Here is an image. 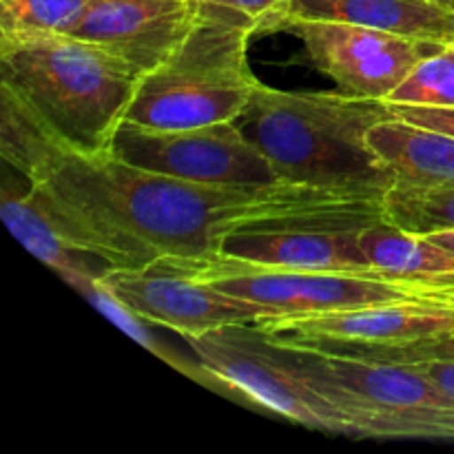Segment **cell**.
Segmentation results:
<instances>
[{
    "mask_svg": "<svg viewBox=\"0 0 454 454\" xmlns=\"http://www.w3.org/2000/svg\"><path fill=\"white\" fill-rule=\"evenodd\" d=\"M428 239H433L434 244H439V247L448 248V251L454 253V229L450 231H437V233H428L426 235Z\"/></svg>",
    "mask_w": 454,
    "mask_h": 454,
    "instance_id": "27",
    "label": "cell"
},
{
    "mask_svg": "<svg viewBox=\"0 0 454 454\" xmlns=\"http://www.w3.org/2000/svg\"><path fill=\"white\" fill-rule=\"evenodd\" d=\"M395 118L408 120V122L421 124V127L434 129V131L454 136V106H415V105H395L386 102Z\"/></svg>",
    "mask_w": 454,
    "mask_h": 454,
    "instance_id": "25",
    "label": "cell"
},
{
    "mask_svg": "<svg viewBox=\"0 0 454 454\" xmlns=\"http://www.w3.org/2000/svg\"><path fill=\"white\" fill-rule=\"evenodd\" d=\"M390 115L384 100L260 84L238 124L282 182L386 198L395 177L366 136Z\"/></svg>",
    "mask_w": 454,
    "mask_h": 454,
    "instance_id": "2",
    "label": "cell"
},
{
    "mask_svg": "<svg viewBox=\"0 0 454 454\" xmlns=\"http://www.w3.org/2000/svg\"><path fill=\"white\" fill-rule=\"evenodd\" d=\"M184 340L191 353L238 402L304 428L355 437L348 419L266 346L257 326H229Z\"/></svg>",
    "mask_w": 454,
    "mask_h": 454,
    "instance_id": "7",
    "label": "cell"
},
{
    "mask_svg": "<svg viewBox=\"0 0 454 454\" xmlns=\"http://www.w3.org/2000/svg\"><path fill=\"white\" fill-rule=\"evenodd\" d=\"M153 266L189 275L229 295L255 301L269 309L270 319L335 313L380 301L419 300L434 293L433 286L397 282L381 273L257 269L224 257L207 262L158 260Z\"/></svg>",
    "mask_w": 454,
    "mask_h": 454,
    "instance_id": "6",
    "label": "cell"
},
{
    "mask_svg": "<svg viewBox=\"0 0 454 454\" xmlns=\"http://www.w3.org/2000/svg\"><path fill=\"white\" fill-rule=\"evenodd\" d=\"M102 284L142 319L153 326L171 328L182 337H198L229 326H257L270 319L269 309L255 301L229 295L213 284L162 266L118 269Z\"/></svg>",
    "mask_w": 454,
    "mask_h": 454,
    "instance_id": "11",
    "label": "cell"
},
{
    "mask_svg": "<svg viewBox=\"0 0 454 454\" xmlns=\"http://www.w3.org/2000/svg\"><path fill=\"white\" fill-rule=\"evenodd\" d=\"M200 3L217 4V7L247 13L260 25V31L282 27L284 13H286L288 7V0H200Z\"/></svg>",
    "mask_w": 454,
    "mask_h": 454,
    "instance_id": "24",
    "label": "cell"
},
{
    "mask_svg": "<svg viewBox=\"0 0 454 454\" xmlns=\"http://www.w3.org/2000/svg\"><path fill=\"white\" fill-rule=\"evenodd\" d=\"M257 328L275 340L306 346L417 344L454 335V293L434 288V293L419 300L380 301L306 317L264 319Z\"/></svg>",
    "mask_w": 454,
    "mask_h": 454,
    "instance_id": "10",
    "label": "cell"
},
{
    "mask_svg": "<svg viewBox=\"0 0 454 454\" xmlns=\"http://www.w3.org/2000/svg\"><path fill=\"white\" fill-rule=\"evenodd\" d=\"M137 82L140 74L129 62L75 35H0V84L12 89L69 153H109Z\"/></svg>",
    "mask_w": 454,
    "mask_h": 454,
    "instance_id": "3",
    "label": "cell"
},
{
    "mask_svg": "<svg viewBox=\"0 0 454 454\" xmlns=\"http://www.w3.org/2000/svg\"><path fill=\"white\" fill-rule=\"evenodd\" d=\"M198 18V0H89L67 34L100 44L142 78L180 47Z\"/></svg>",
    "mask_w": 454,
    "mask_h": 454,
    "instance_id": "13",
    "label": "cell"
},
{
    "mask_svg": "<svg viewBox=\"0 0 454 454\" xmlns=\"http://www.w3.org/2000/svg\"><path fill=\"white\" fill-rule=\"evenodd\" d=\"M357 231H242L224 239L220 257L257 269L380 273L359 251Z\"/></svg>",
    "mask_w": 454,
    "mask_h": 454,
    "instance_id": "14",
    "label": "cell"
},
{
    "mask_svg": "<svg viewBox=\"0 0 454 454\" xmlns=\"http://www.w3.org/2000/svg\"><path fill=\"white\" fill-rule=\"evenodd\" d=\"M89 0H0V35L67 34Z\"/></svg>",
    "mask_w": 454,
    "mask_h": 454,
    "instance_id": "22",
    "label": "cell"
},
{
    "mask_svg": "<svg viewBox=\"0 0 454 454\" xmlns=\"http://www.w3.org/2000/svg\"><path fill=\"white\" fill-rule=\"evenodd\" d=\"M31 182L69 207L120 269L215 260L224 239L242 231H357L388 222L381 195L293 182L207 184L142 171L109 155L62 151Z\"/></svg>",
    "mask_w": 454,
    "mask_h": 454,
    "instance_id": "1",
    "label": "cell"
},
{
    "mask_svg": "<svg viewBox=\"0 0 454 454\" xmlns=\"http://www.w3.org/2000/svg\"><path fill=\"white\" fill-rule=\"evenodd\" d=\"M408 366L424 372L443 395H448L454 402V362H448V359H430V362H417L408 364Z\"/></svg>",
    "mask_w": 454,
    "mask_h": 454,
    "instance_id": "26",
    "label": "cell"
},
{
    "mask_svg": "<svg viewBox=\"0 0 454 454\" xmlns=\"http://www.w3.org/2000/svg\"><path fill=\"white\" fill-rule=\"evenodd\" d=\"M0 100V153L3 160L18 171L22 180H34L62 149L56 137L43 127L38 118L27 109L25 102L3 87Z\"/></svg>",
    "mask_w": 454,
    "mask_h": 454,
    "instance_id": "19",
    "label": "cell"
},
{
    "mask_svg": "<svg viewBox=\"0 0 454 454\" xmlns=\"http://www.w3.org/2000/svg\"><path fill=\"white\" fill-rule=\"evenodd\" d=\"M386 102L415 106H454V43L421 58Z\"/></svg>",
    "mask_w": 454,
    "mask_h": 454,
    "instance_id": "21",
    "label": "cell"
},
{
    "mask_svg": "<svg viewBox=\"0 0 454 454\" xmlns=\"http://www.w3.org/2000/svg\"><path fill=\"white\" fill-rule=\"evenodd\" d=\"M366 140L393 173V189L421 191L454 182V136L390 115L368 131Z\"/></svg>",
    "mask_w": 454,
    "mask_h": 454,
    "instance_id": "16",
    "label": "cell"
},
{
    "mask_svg": "<svg viewBox=\"0 0 454 454\" xmlns=\"http://www.w3.org/2000/svg\"><path fill=\"white\" fill-rule=\"evenodd\" d=\"M262 335L293 372L348 419L355 437L454 442V402L417 368Z\"/></svg>",
    "mask_w": 454,
    "mask_h": 454,
    "instance_id": "5",
    "label": "cell"
},
{
    "mask_svg": "<svg viewBox=\"0 0 454 454\" xmlns=\"http://www.w3.org/2000/svg\"><path fill=\"white\" fill-rule=\"evenodd\" d=\"M71 288H74L75 293H80V295H82L84 300L93 306V309L100 310L106 319H111V322H114L120 331H124L129 337H131V340H136L142 348H146L151 355H155L160 362H164L167 366L176 368L177 372H182L184 377L193 380L195 384H202V386H207V388H211L213 393L231 397L229 390H226L224 386H222L220 381H217L215 377H213L211 372L202 366V362H200L198 357L191 359L189 355L180 353L176 346L168 344V341H164L158 333L151 331L149 328L151 322H146V319H142L140 315L133 313L129 306H124L122 301H120L118 297L109 291V288H105V284L102 282H75V284H71Z\"/></svg>",
    "mask_w": 454,
    "mask_h": 454,
    "instance_id": "18",
    "label": "cell"
},
{
    "mask_svg": "<svg viewBox=\"0 0 454 454\" xmlns=\"http://www.w3.org/2000/svg\"><path fill=\"white\" fill-rule=\"evenodd\" d=\"M428 3L439 4V7L448 9V12H454V0H428Z\"/></svg>",
    "mask_w": 454,
    "mask_h": 454,
    "instance_id": "28",
    "label": "cell"
},
{
    "mask_svg": "<svg viewBox=\"0 0 454 454\" xmlns=\"http://www.w3.org/2000/svg\"><path fill=\"white\" fill-rule=\"evenodd\" d=\"M0 213L9 233L69 286L102 282L120 269L100 238L43 184L27 180L20 191L4 182Z\"/></svg>",
    "mask_w": 454,
    "mask_h": 454,
    "instance_id": "12",
    "label": "cell"
},
{
    "mask_svg": "<svg viewBox=\"0 0 454 454\" xmlns=\"http://www.w3.org/2000/svg\"><path fill=\"white\" fill-rule=\"evenodd\" d=\"M357 247L368 264L397 282L434 284L454 282V253L426 235L408 233L390 222L357 231Z\"/></svg>",
    "mask_w": 454,
    "mask_h": 454,
    "instance_id": "17",
    "label": "cell"
},
{
    "mask_svg": "<svg viewBox=\"0 0 454 454\" xmlns=\"http://www.w3.org/2000/svg\"><path fill=\"white\" fill-rule=\"evenodd\" d=\"M434 288H446V291L454 293V282H446V284H434Z\"/></svg>",
    "mask_w": 454,
    "mask_h": 454,
    "instance_id": "29",
    "label": "cell"
},
{
    "mask_svg": "<svg viewBox=\"0 0 454 454\" xmlns=\"http://www.w3.org/2000/svg\"><path fill=\"white\" fill-rule=\"evenodd\" d=\"M310 348L353 355V357L371 359V362L403 364V366L417 362H430V359H448V362H454V335L402 346H310Z\"/></svg>",
    "mask_w": 454,
    "mask_h": 454,
    "instance_id": "23",
    "label": "cell"
},
{
    "mask_svg": "<svg viewBox=\"0 0 454 454\" xmlns=\"http://www.w3.org/2000/svg\"><path fill=\"white\" fill-rule=\"evenodd\" d=\"M386 217L408 233L428 235L454 229V182L434 189H390Z\"/></svg>",
    "mask_w": 454,
    "mask_h": 454,
    "instance_id": "20",
    "label": "cell"
},
{
    "mask_svg": "<svg viewBox=\"0 0 454 454\" xmlns=\"http://www.w3.org/2000/svg\"><path fill=\"white\" fill-rule=\"evenodd\" d=\"M255 31L260 25L247 13L200 3L191 34L137 82L129 122L149 129L238 122L262 84L248 65Z\"/></svg>",
    "mask_w": 454,
    "mask_h": 454,
    "instance_id": "4",
    "label": "cell"
},
{
    "mask_svg": "<svg viewBox=\"0 0 454 454\" xmlns=\"http://www.w3.org/2000/svg\"><path fill=\"white\" fill-rule=\"evenodd\" d=\"M282 29L304 44L310 62L341 93L366 100H388L421 58L443 47L442 43L333 20H284Z\"/></svg>",
    "mask_w": 454,
    "mask_h": 454,
    "instance_id": "9",
    "label": "cell"
},
{
    "mask_svg": "<svg viewBox=\"0 0 454 454\" xmlns=\"http://www.w3.org/2000/svg\"><path fill=\"white\" fill-rule=\"evenodd\" d=\"M109 158L142 171L207 184H278L270 160L238 122L195 129H149L124 120L109 146Z\"/></svg>",
    "mask_w": 454,
    "mask_h": 454,
    "instance_id": "8",
    "label": "cell"
},
{
    "mask_svg": "<svg viewBox=\"0 0 454 454\" xmlns=\"http://www.w3.org/2000/svg\"><path fill=\"white\" fill-rule=\"evenodd\" d=\"M284 20L348 22L426 43H454V12L428 0H288Z\"/></svg>",
    "mask_w": 454,
    "mask_h": 454,
    "instance_id": "15",
    "label": "cell"
}]
</instances>
